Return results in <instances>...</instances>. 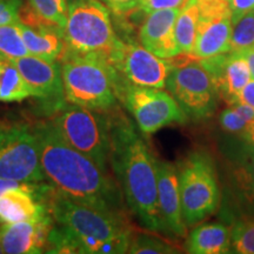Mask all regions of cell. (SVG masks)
Instances as JSON below:
<instances>
[{"instance_id": "obj_1", "label": "cell", "mask_w": 254, "mask_h": 254, "mask_svg": "<svg viewBox=\"0 0 254 254\" xmlns=\"http://www.w3.org/2000/svg\"><path fill=\"white\" fill-rule=\"evenodd\" d=\"M41 168L60 194L88 207L126 214V202L116 178L69 146L51 120L33 126Z\"/></svg>"}, {"instance_id": "obj_2", "label": "cell", "mask_w": 254, "mask_h": 254, "mask_svg": "<svg viewBox=\"0 0 254 254\" xmlns=\"http://www.w3.org/2000/svg\"><path fill=\"white\" fill-rule=\"evenodd\" d=\"M110 116V167L127 208L146 230L166 232L159 211L157 158L132 120L118 109L111 111Z\"/></svg>"}, {"instance_id": "obj_3", "label": "cell", "mask_w": 254, "mask_h": 254, "mask_svg": "<svg viewBox=\"0 0 254 254\" xmlns=\"http://www.w3.org/2000/svg\"><path fill=\"white\" fill-rule=\"evenodd\" d=\"M111 9L101 0H69L64 57H97L109 63L120 38ZM59 62V60H58Z\"/></svg>"}, {"instance_id": "obj_4", "label": "cell", "mask_w": 254, "mask_h": 254, "mask_svg": "<svg viewBox=\"0 0 254 254\" xmlns=\"http://www.w3.org/2000/svg\"><path fill=\"white\" fill-rule=\"evenodd\" d=\"M59 62L67 103L101 112L118 109L117 72L106 60L64 57Z\"/></svg>"}, {"instance_id": "obj_5", "label": "cell", "mask_w": 254, "mask_h": 254, "mask_svg": "<svg viewBox=\"0 0 254 254\" xmlns=\"http://www.w3.org/2000/svg\"><path fill=\"white\" fill-rule=\"evenodd\" d=\"M51 122L69 146L110 172L111 116L67 103Z\"/></svg>"}, {"instance_id": "obj_6", "label": "cell", "mask_w": 254, "mask_h": 254, "mask_svg": "<svg viewBox=\"0 0 254 254\" xmlns=\"http://www.w3.org/2000/svg\"><path fill=\"white\" fill-rule=\"evenodd\" d=\"M183 218L193 227L217 212L220 190L215 167L205 152H193L178 167Z\"/></svg>"}, {"instance_id": "obj_7", "label": "cell", "mask_w": 254, "mask_h": 254, "mask_svg": "<svg viewBox=\"0 0 254 254\" xmlns=\"http://www.w3.org/2000/svg\"><path fill=\"white\" fill-rule=\"evenodd\" d=\"M46 204L57 224L74 233L99 241L132 238L133 231L126 214L110 213L72 201L51 186Z\"/></svg>"}, {"instance_id": "obj_8", "label": "cell", "mask_w": 254, "mask_h": 254, "mask_svg": "<svg viewBox=\"0 0 254 254\" xmlns=\"http://www.w3.org/2000/svg\"><path fill=\"white\" fill-rule=\"evenodd\" d=\"M117 94L144 134H153L171 124L187 122L186 113L170 92L163 88L139 86L117 74Z\"/></svg>"}, {"instance_id": "obj_9", "label": "cell", "mask_w": 254, "mask_h": 254, "mask_svg": "<svg viewBox=\"0 0 254 254\" xmlns=\"http://www.w3.org/2000/svg\"><path fill=\"white\" fill-rule=\"evenodd\" d=\"M180 63L168 75L166 88L186 113L187 118L204 120L213 116L218 106L219 95L214 84L199 59L182 55Z\"/></svg>"}, {"instance_id": "obj_10", "label": "cell", "mask_w": 254, "mask_h": 254, "mask_svg": "<svg viewBox=\"0 0 254 254\" xmlns=\"http://www.w3.org/2000/svg\"><path fill=\"white\" fill-rule=\"evenodd\" d=\"M0 178L30 184L46 180L33 126L21 123L0 126Z\"/></svg>"}, {"instance_id": "obj_11", "label": "cell", "mask_w": 254, "mask_h": 254, "mask_svg": "<svg viewBox=\"0 0 254 254\" xmlns=\"http://www.w3.org/2000/svg\"><path fill=\"white\" fill-rule=\"evenodd\" d=\"M109 64L124 80L155 88L166 87L168 75L176 66L173 58H160L141 44L122 38L111 55Z\"/></svg>"}, {"instance_id": "obj_12", "label": "cell", "mask_w": 254, "mask_h": 254, "mask_svg": "<svg viewBox=\"0 0 254 254\" xmlns=\"http://www.w3.org/2000/svg\"><path fill=\"white\" fill-rule=\"evenodd\" d=\"M44 116L53 117L67 104L59 62H47L34 56L13 59Z\"/></svg>"}, {"instance_id": "obj_13", "label": "cell", "mask_w": 254, "mask_h": 254, "mask_svg": "<svg viewBox=\"0 0 254 254\" xmlns=\"http://www.w3.org/2000/svg\"><path fill=\"white\" fill-rule=\"evenodd\" d=\"M199 63L211 77L219 98L228 105L238 103L240 92L252 79L243 53H221L199 59Z\"/></svg>"}, {"instance_id": "obj_14", "label": "cell", "mask_w": 254, "mask_h": 254, "mask_svg": "<svg viewBox=\"0 0 254 254\" xmlns=\"http://www.w3.org/2000/svg\"><path fill=\"white\" fill-rule=\"evenodd\" d=\"M55 225L52 214L40 219L0 225V241L6 254L45 253L46 240Z\"/></svg>"}, {"instance_id": "obj_15", "label": "cell", "mask_w": 254, "mask_h": 254, "mask_svg": "<svg viewBox=\"0 0 254 254\" xmlns=\"http://www.w3.org/2000/svg\"><path fill=\"white\" fill-rule=\"evenodd\" d=\"M180 8H167L146 14L139 30V41L145 49L164 59L180 56L174 26Z\"/></svg>"}, {"instance_id": "obj_16", "label": "cell", "mask_w": 254, "mask_h": 254, "mask_svg": "<svg viewBox=\"0 0 254 254\" xmlns=\"http://www.w3.org/2000/svg\"><path fill=\"white\" fill-rule=\"evenodd\" d=\"M158 202L166 232L185 237L187 226L183 218L179 171L168 161L158 160Z\"/></svg>"}, {"instance_id": "obj_17", "label": "cell", "mask_w": 254, "mask_h": 254, "mask_svg": "<svg viewBox=\"0 0 254 254\" xmlns=\"http://www.w3.org/2000/svg\"><path fill=\"white\" fill-rule=\"evenodd\" d=\"M230 184L234 199L247 215L254 218V145L244 140L230 155Z\"/></svg>"}, {"instance_id": "obj_18", "label": "cell", "mask_w": 254, "mask_h": 254, "mask_svg": "<svg viewBox=\"0 0 254 254\" xmlns=\"http://www.w3.org/2000/svg\"><path fill=\"white\" fill-rule=\"evenodd\" d=\"M232 37L231 12L219 14H199L198 31L192 57L209 58L230 52Z\"/></svg>"}, {"instance_id": "obj_19", "label": "cell", "mask_w": 254, "mask_h": 254, "mask_svg": "<svg viewBox=\"0 0 254 254\" xmlns=\"http://www.w3.org/2000/svg\"><path fill=\"white\" fill-rule=\"evenodd\" d=\"M18 27L31 56L47 62H58L65 49L64 30L49 24L26 25L21 21L18 24Z\"/></svg>"}, {"instance_id": "obj_20", "label": "cell", "mask_w": 254, "mask_h": 254, "mask_svg": "<svg viewBox=\"0 0 254 254\" xmlns=\"http://www.w3.org/2000/svg\"><path fill=\"white\" fill-rule=\"evenodd\" d=\"M186 251L192 254L231 253V230L221 222L201 224L190 233Z\"/></svg>"}, {"instance_id": "obj_21", "label": "cell", "mask_w": 254, "mask_h": 254, "mask_svg": "<svg viewBox=\"0 0 254 254\" xmlns=\"http://www.w3.org/2000/svg\"><path fill=\"white\" fill-rule=\"evenodd\" d=\"M67 0H28L21 14L27 21H41L64 30L67 23Z\"/></svg>"}, {"instance_id": "obj_22", "label": "cell", "mask_w": 254, "mask_h": 254, "mask_svg": "<svg viewBox=\"0 0 254 254\" xmlns=\"http://www.w3.org/2000/svg\"><path fill=\"white\" fill-rule=\"evenodd\" d=\"M31 97L30 88L14 60L0 55V101L20 103Z\"/></svg>"}, {"instance_id": "obj_23", "label": "cell", "mask_w": 254, "mask_h": 254, "mask_svg": "<svg viewBox=\"0 0 254 254\" xmlns=\"http://www.w3.org/2000/svg\"><path fill=\"white\" fill-rule=\"evenodd\" d=\"M199 6L196 0H187L180 8L174 26V33L180 55H192L199 24Z\"/></svg>"}, {"instance_id": "obj_24", "label": "cell", "mask_w": 254, "mask_h": 254, "mask_svg": "<svg viewBox=\"0 0 254 254\" xmlns=\"http://www.w3.org/2000/svg\"><path fill=\"white\" fill-rule=\"evenodd\" d=\"M45 253L51 254H82L78 241L72 231L64 225L57 224L51 227L47 236Z\"/></svg>"}, {"instance_id": "obj_25", "label": "cell", "mask_w": 254, "mask_h": 254, "mask_svg": "<svg viewBox=\"0 0 254 254\" xmlns=\"http://www.w3.org/2000/svg\"><path fill=\"white\" fill-rule=\"evenodd\" d=\"M254 49V9L232 25L230 52L244 53Z\"/></svg>"}, {"instance_id": "obj_26", "label": "cell", "mask_w": 254, "mask_h": 254, "mask_svg": "<svg viewBox=\"0 0 254 254\" xmlns=\"http://www.w3.org/2000/svg\"><path fill=\"white\" fill-rule=\"evenodd\" d=\"M177 252V247L161 238L148 233L132 236L128 249V253L131 254H171Z\"/></svg>"}, {"instance_id": "obj_27", "label": "cell", "mask_w": 254, "mask_h": 254, "mask_svg": "<svg viewBox=\"0 0 254 254\" xmlns=\"http://www.w3.org/2000/svg\"><path fill=\"white\" fill-rule=\"evenodd\" d=\"M0 55L11 59L30 55L21 38L18 24L0 26Z\"/></svg>"}, {"instance_id": "obj_28", "label": "cell", "mask_w": 254, "mask_h": 254, "mask_svg": "<svg viewBox=\"0 0 254 254\" xmlns=\"http://www.w3.org/2000/svg\"><path fill=\"white\" fill-rule=\"evenodd\" d=\"M231 253L254 254V220H239L231 228Z\"/></svg>"}, {"instance_id": "obj_29", "label": "cell", "mask_w": 254, "mask_h": 254, "mask_svg": "<svg viewBox=\"0 0 254 254\" xmlns=\"http://www.w3.org/2000/svg\"><path fill=\"white\" fill-rule=\"evenodd\" d=\"M23 5V0H0V26L20 23Z\"/></svg>"}, {"instance_id": "obj_30", "label": "cell", "mask_w": 254, "mask_h": 254, "mask_svg": "<svg viewBox=\"0 0 254 254\" xmlns=\"http://www.w3.org/2000/svg\"><path fill=\"white\" fill-rule=\"evenodd\" d=\"M219 122L225 131L230 133H240V134L250 125V123L246 122L232 106L222 111L219 117Z\"/></svg>"}, {"instance_id": "obj_31", "label": "cell", "mask_w": 254, "mask_h": 254, "mask_svg": "<svg viewBox=\"0 0 254 254\" xmlns=\"http://www.w3.org/2000/svg\"><path fill=\"white\" fill-rule=\"evenodd\" d=\"M187 0H140L138 9L142 13L148 14L154 11L167 8H182Z\"/></svg>"}, {"instance_id": "obj_32", "label": "cell", "mask_w": 254, "mask_h": 254, "mask_svg": "<svg viewBox=\"0 0 254 254\" xmlns=\"http://www.w3.org/2000/svg\"><path fill=\"white\" fill-rule=\"evenodd\" d=\"M113 14L125 15L138 8L140 0H101Z\"/></svg>"}, {"instance_id": "obj_33", "label": "cell", "mask_w": 254, "mask_h": 254, "mask_svg": "<svg viewBox=\"0 0 254 254\" xmlns=\"http://www.w3.org/2000/svg\"><path fill=\"white\" fill-rule=\"evenodd\" d=\"M228 2H230L232 25L254 9V0H228Z\"/></svg>"}, {"instance_id": "obj_34", "label": "cell", "mask_w": 254, "mask_h": 254, "mask_svg": "<svg viewBox=\"0 0 254 254\" xmlns=\"http://www.w3.org/2000/svg\"><path fill=\"white\" fill-rule=\"evenodd\" d=\"M239 101L244 104H247L249 106L254 109V80L251 79L249 84L244 87V90L239 94Z\"/></svg>"}, {"instance_id": "obj_35", "label": "cell", "mask_w": 254, "mask_h": 254, "mask_svg": "<svg viewBox=\"0 0 254 254\" xmlns=\"http://www.w3.org/2000/svg\"><path fill=\"white\" fill-rule=\"evenodd\" d=\"M230 106L233 107V109L236 110L237 112L246 120V122H249L250 124L254 122V109H252V107L249 106L247 104H244V103H241V101H238V103L230 105Z\"/></svg>"}, {"instance_id": "obj_36", "label": "cell", "mask_w": 254, "mask_h": 254, "mask_svg": "<svg viewBox=\"0 0 254 254\" xmlns=\"http://www.w3.org/2000/svg\"><path fill=\"white\" fill-rule=\"evenodd\" d=\"M30 183H20L15 182V180H9L4 179V178H0V195L4 194L5 192H7L8 190L12 189H19V187H24L28 185Z\"/></svg>"}, {"instance_id": "obj_37", "label": "cell", "mask_w": 254, "mask_h": 254, "mask_svg": "<svg viewBox=\"0 0 254 254\" xmlns=\"http://www.w3.org/2000/svg\"><path fill=\"white\" fill-rule=\"evenodd\" d=\"M241 136H243V140L247 142H251V144L254 145V122L251 123L247 128L241 133Z\"/></svg>"}, {"instance_id": "obj_38", "label": "cell", "mask_w": 254, "mask_h": 254, "mask_svg": "<svg viewBox=\"0 0 254 254\" xmlns=\"http://www.w3.org/2000/svg\"><path fill=\"white\" fill-rule=\"evenodd\" d=\"M243 55L247 60V64H249L250 72H251V77H252V79L254 80V49L246 51V52H244Z\"/></svg>"}, {"instance_id": "obj_39", "label": "cell", "mask_w": 254, "mask_h": 254, "mask_svg": "<svg viewBox=\"0 0 254 254\" xmlns=\"http://www.w3.org/2000/svg\"><path fill=\"white\" fill-rule=\"evenodd\" d=\"M2 253H5V252H4V249H2L1 241H0V254H2Z\"/></svg>"}]
</instances>
